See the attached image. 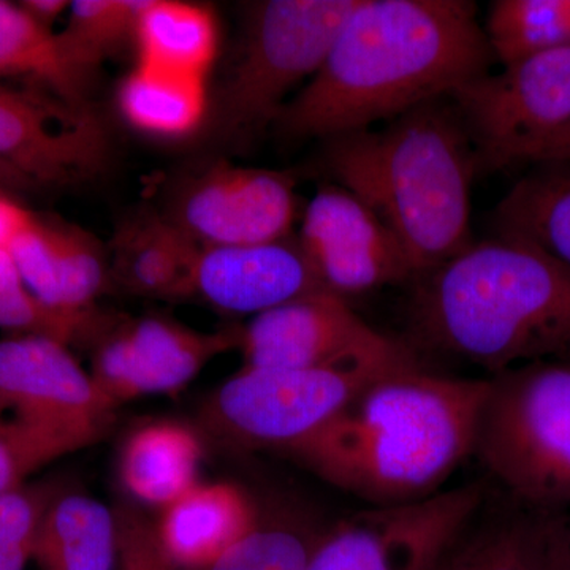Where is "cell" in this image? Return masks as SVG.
<instances>
[{
  "label": "cell",
  "mask_w": 570,
  "mask_h": 570,
  "mask_svg": "<svg viewBox=\"0 0 570 570\" xmlns=\"http://www.w3.org/2000/svg\"><path fill=\"white\" fill-rule=\"evenodd\" d=\"M493 62L474 3L362 0L275 127L287 140L324 141L370 129L450 96Z\"/></svg>",
  "instance_id": "cell-1"
},
{
  "label": "cell",
  "mask_w": 570,
  "mask_h": 570,
  "mask_svg": "<svg viewBox=\"0 0 570 570\" xmlns=\"http://www.w3.org/2000/svg\"><path fill=\"white\" fill-rule=\"evenodd\" d=\"M485 379L396 367L356 392L313 436L281 453L370 508L434 497L472 456Z\"/></svg>",
  "instance_id": "cell-2"
},
{
  "label": "cell",
  "mask_w": 570,
  "mask_h": 570,
  "mask_svg": "<svg viewBox=\"0 0 570 570\" xmlns=\"http://www.w3.org/2000/svg\"><path fill=\"white\" fill-rule=\"evenodd\" d=\"M411 283L412 348L490 374L570 355V272L521 239L471 243Z\"/></svg>",
  "instance_id": "cell-3"
},
{
  "label": "cell",
  "mask_w": 570,
  "mask_h": 570,
  "mask_svg": "<svg viewBox=\"0 0 570 570\" xmlns=\"http://www.w3.org/2000/svg\"><path fill=\"white\" fill-rule=\"evenodd\" d=\"M325 146L330 175L395 234L414 279L471 245L478 159L449 96L417 105L379 132L337 135Z\"/></svg>",
  "instance_id": "cell-4"
},
{
  "label": "cell",
  "mask_w": 570,
  "mask_h": 570,
  "mask_svg": "<svg viewBox=\"0 0 570 570\" xmlns=\"http://www.w3.org/2000/svg\"><path fill=\"white\" fill-rule=\"evenodd\" d=\"M472 456L509 498L568 512L569 356L539 360L485 379Z\"/></svg>",
  "instance_id": "cell-5"
},
{
  "label": "cell",
  "mask_w": 570,
  "mask_h": 570,
  "mask_svg": "<svg viewBox=\"0 0 570 570\" xmlns=\"http://www.w3.org/2000/svg\"><path fill=\"white\" fill-rule=\"evenodd\" d=\"M415 362L414 348L385 336L374 346L324 366H243L208 396L202 420L225 445L281 455L313 436L374 379Z\"/></svg>",
  "instance_id": "cell-6"
},
{
  "label": "cell",
  "mask_w": 570,
  "mask_h": 570,
  "mask_svg": "<svg viewBox=\"0 0 570 570\" xmlns=\"http://www.w3.org/2000/svg\"><path fill=\"white\" fill-rule=\"evenodd\" d=\"M362 0H266L247 10L239 50L217 99L228 134L275 124L292 89L309 81Z\"/></svg>",
  "instance_id": "cell-7"
},
{
  "label": "cell",
  "mask_w": 570,
  "mask_h": 570,
  "mask_svg": "<svg viewBox=\"0 0 570 570\" xmlns=\"http://www.w3.org/2000/svg\"><path fill=\"white\" fill-rule=\"evenodd\" d=\"M449 97L474 145L478 175L532 164L570 124V47L482 75Z\"/></svg>",
  "instance_id": "cell-8"
},
{
  "label": "cell",
  "mask_w": 570,
  "mask_h": 570,
  "mask_svg": "<svg viewBox=\"0 0 570 570\" xmlns=\"http://www.w3.org/2000/svg\"><path fill=\"white\" fill-rule=\"evenodd\" d=\"M485 498L475 482L411 504L358 510L326 524L306 570H434Z\"/></svg>",
  "instance_id": "cell-9"
},
{
  "label": "cell",
  "mask_w": 570,
  "mask_h": 570,
  "mask_svg": "<svg viewBox=\"0 0 570 570\" xmlns=\"http://www.w3.org/2000/svg\"><path fill=\"white\" fill-rule=\"evenodd\" d=\"M0 401L13 417L62 434L82 449L104 436L116 409L69 346L43 336L0 340Z\"/></svg>",
  "instance_id": "cell-10"
},
{
  "label": "cell",
  "mask_w": 570,
  "mask_h": 570,
  "mask_svg": "<svg viewBox=\"0 0 570 570\" xmlns=\"http://www.w3.org/2000/svg\"><path fill=\"white\" fill-rule=\"evenodd\" d=\"M298 242L325 291L344 299L414 279L400 239L341 186L317 190L306 206Z\"/></svg>",
  "instance_id": "cell-11"
},
{
  "label": "cell",
  "mask_w": 570,
  "mask_h": 570,
  "mask_svg": "<svg viewBox=\"0 0 570 570\" xmlns=\"http://www.w3.org/2000/svg\"><path fill=\"white\" fill-rule=\"evenodd\" d=\"M170 219L202 247L287 238L296 219L294 176L223 160L184 186Z\"/></svg>",
  "instance_id": "cell-12"
},
{
  "label": "cell",
  "mask_w": 570,
  "mask_h": 570,
  "mask_svg": "<svg viewBox=\"0 0 570 570\" xmlns=\"http://www.w3.org/2000/svg\"><path fill=\"white\" fill-rule=\"evenodd\" d=\"M107 159V132L88 108L0 86V160L33 186L85 181Z\"/></svg>",
  "instance_id": "cell-13"
},
{
  "label": "cell",
  "mask_w": 570,
  "mask_h": 570,
  "mask_svg": "<svg viewBox=\"0 0 570 570\" xmlns=\"http://www.w3.org/2000/svg\"><path fill=\"white\" fill-rule=\"evenodd\" d=\"M384 337L346 299L321 291L250 318L238 328V348L245 367L305 370L337 362Z\"/></svg>",
  "instance_id": "cell-14"
},
{
  "label": "cell",
  "mask_w": 570,
  "mask_h": 570,
  "mask_svg": "<svg viewBox=\"0 0 570 570\" xmlns=\"http://www.w3.org/2000/svg\"><path fill=\"white\" fill-rule=\"evenodd\" d=\"M325 291L298 238L202 247L193 296L214 309L257 316L298 296Z\"/></svg>",
  "instance_id": "cell-15"
},
{
  "label": "cell",
  "mask_w": 570,
  "mask_h": 570,
  "mask_svg": "<svg viewBox=\"0 0 570 570\" xmlns=\"http://www.w3.org/2000/svg\"><path fill=\"white\" fill-rule=\"evenodd\" d=\"M434 570H570L568 512L487 497Z\"/></svg>",
  "instance_id": "cell-16"
},
{
  "label": "cell",
  "mask_w": 570,
  "mask_h": 570,
  "mask_svg": "<svg viewBox=\"0 0 570 570\" xmlns=\"http://www.w3.org/2000/svg\"><path fill=\"white\" fill-rule=\"evenodd\" d=\"M9 254L29 291L58 309H94L107 284L102 249L75 225L50 223L33 214Z\"/></svg>",
  "instance_id": "cell-17"
},
{
  "label": "cell",
  "mask_w": 570,
  "mask_h": 570,
  "mask_svg": "<svg viewBox=\"0 0 570 570\" xmlns=\"http://www.w3.org/2000/svg\"><path fill=\"white\" fill-rule=\"evenodd\" d=\"M258 504L230 482H198L156 520L164 549L181 570H208L253 528Z\"/></svg>",
  "instance_id": "cell-18"
},
{
  "label": "cell",
  "mask_w": 570,
  "mask_h": 570,
  "mask_svg": "<svg viewBox=\"0 0 570 570\" xmlns=\"http://www.w3.org/2000/svg\"><path fill=\"white\" fill-rule=\"evenodd\" d=\"M200 249L170 217L145 214L127 220L116 232L112 272L135 294L189 298Z\"/></svg>",
  "instance_id": "cell-19"
},
{
  "label": "cell",
  "mask_w": 570,
  "mask_h": 570,
  "mask_svg": "<svg viewBox=\"0 0 570 570\" xmlns=\"http://www.w3.org/2000/svg\"><path fill=\"white\" fill-rule=\"evenodd\" d=\"M202 459L204 445L193 428L159 420L126 439L119 475L137 501L163 510L197 485Z\"/></svg>",
  "instance_id": "cell-20"
},
{
  "label": "cell",
  "mask_w": 570,
  "mask_h": 570,
  "mask_svg": "<svg viewBox=\"0 0 570 570\" xmlns=\"http://www.w3.org/2000/svg\"><path fill=\"white\" fill-rule=\"evenodd\" d=\"M115 508L88 494L61 491L41 520L33 564L39 570H115Z\"/></svg>",
  "instance_id": "cell-21"
},
{
  "label": "cell",
  "mask_w": 570,
  "mask_h": 570,
  "mask_svg": "<svg viewBox=\"0 0 570 570\" xmlns=\"http://www.w3.org/2000/svg\"><path fill=\"white\" fill-rule=\"evenodd\" d=\"M126 325L141 396L179 392L217 355L238 348V328L205 333L157 316Z\"/></svg>",
  "instance_id": "cell-22"
},
{
  "label": "cell",
  "mask_w": 570,
  "mask_h": 570,
  "mask_svg": "<svg viewBox=\"0 0 570 570\" xmlns=\"http://www.w3.org/2000/svg\"><path fill=\"white\" fill-rule=\"evenodd\" d=\"M138 66L206 78L219 48L213 11L178 0H141L134 28Z\"/></svg>",
  "instance_id": "cell-23"
},
{
  "label": "cell",
  "mask_w": 570,
  "mask_h": 570,
  "mask_svg": "<svg viewBox=\"0 0 570 570\" xmlns=\"http://www.w3.org/2000/svg\"><path fill=\"white\" fill-rule=\"evenodd\" d=\"M0 77L31 82L67 107L88 108L92 77L70 61L58 33L6 0H0Z\"/></svg>",
  "instance_id": "cell-24"
},
{
  "label": "cell",
  "mask_w": 570,
  "mask_h": 570,
  "mask_svg": "<svg viewBox=\"0 0 570 570\" xmlns=\"http://www.w3.org/2000/svg\"><path fill=\"white\" fill-rule=\"evenodd\" d=\"M498 235L521 239L570 272V165L540 164L494 209Z\"/></svg>",
  "instance_id": "cell-25"
},
{
  "label": "cell",
  "mask_w": 570,
  "mask_h": 570,
  "mask_svg": "<svg viewBox=\"0 0 570 570\" xmlns=\"http://www.w3.org/2000/svg\"><path fill=\"white\" fill-rule=\"evenodd\" d=\"M121 115L135 130L160 138L195 132L206 115L205 78L138 66L118 91Z\"/></svg>",
  "instance_id": "cell-26"
},
{
  "label": "cell",
  "mask_w": 570,
  "mask_h": 570,
  "mask_svg": "<svg viewBox=\"0 0 570 570\" xmlns=\"http://www.w3.org/2000/svg\"><path fill=\"white\" fill-rule=\"evenodd\" d=\"M326 524L292 505H261L253 528L208 570H306Z\"/></svg>",
  "instance_id": "cell-27"
},
{
  "label": "cell",
  "mask_w": 570,
  "mask_h": 570,
  "mask_svg": "<svg viewBox=\"0 0 570 570\" xmlns=\"http://www.w3.org/2000/svg\"><path fill=\"white\" fill-rule=\"evenodd\" d=\"M483 31L502 67L570 47V0H498Z\"/></svg>",
  "instance_id": "cell-28"
},
{
  "label": "cell",
  "mask_w": 570,
  "mask_h": 570,
  "mask_svg": "<svg viewBox=\"0 0 570 570\" xmlns=\"http://www.w3.org/2000/svg\"><path fill=\"white\" fill-rule=\"evenodd\" d=\"M0 328L14 335L43 336L71 346L107 332L94 309L63 311L47 305L21 279L9 250L0 253Z\"/></svg>",
  "instance_id": "cell-29"
},
{
  "label": "cell",
  "mask_w": 570,
  "mask_h": 570,
  "mask_svg": "<svg viewBox=\"0 0 570 570\" xmlns=\"http://www.w3.org/2000/svg\"><path fill=\"white\" fill-rule=\"evenodd\" d=\"M140 7L141 0L70 2L66 28L58 33L70 61L92 77L105 59L111 58L127 40L134 41Z\"/></svg>",
  "instance_id": "cell-30"
},
{
  "label": "cell",
  "mask_w": 570,
  "mask_h": 570,
  "mask_svg": "<svg viewBox=\"0 0 570 570\" xmlns=\"http://www.w3.org/2000/svg\"><path fill=\"white\" fill-rule=\"evenodd\" d=\"M59 493L52 483L24 482L0 497V570L28 569L41 520Z\"/></svg>",
  "instance_id": "cell-31"
},
{
  "label": "cell",
  "mask_w": 570,
  "mask_h": 570,
  "mask_svg": "<svg viewBox=\"0 0 570 570\" xmlns=\"http://www.w3.org/2000/svg\"><path fill=\"white\" fill-rule=\"evenodd\" d=\"M81 449L77 442L47 428L17 417L3 420L0 423V497L28 482L29 475L51 461Z\"/></svg>",
  "instance_id": "cell-32"
},
{
  "label": "cell",
  "mask_w": 570,
  "mask_h": 570,
  "mask_svg": "<svg viewBox=\"0 0 570 570\" xmlns=\"http://www.w3.org/2000/svg\"><path fill=\"white\" fill-rule=\"evenodd\" d=\"M91 379L112 407L141 396L140 379L127 325L97 337Z\"/></svg>",
  "instance_id": "cell-33"
},
{
  "label": "cell",
  "mask_w": 570,
  "mask_h": 570,
  "mask_svg": "<svg viewBox=\"0 0 570 570\" xmlns=\"http://www.w3.org/2000/svg\"><path fill=\"white\" fill-rule=\"evenodd\" d=\"M118 558L115 570H181L164 549L156 521L137 505L118 504Z\"/></svg>",
  "instance_id": "cell-34"
},
{
  "label": "cell",
  "mask_w": 570,
  "mask_h": 570,
  "mask_svg": "<svg viewBox=\"0 0 570 570\" xmlns=\"http://www.w3.org/2000/svg\"><path fill=\"white\" fill-rule=\"evenodd\" d=\"M33 214L0 190V253L9 250L18 234L29 224Z\"/></svg>",
  "instance_id": "cell-35"
},
{
  "label": "cell",
  "mask_w": 570,
  "mask_h": 570,
  "mask_svg": "<svg viewBox=\"0 0 570 570\" xmlns=\"http://www.w3.org/2000/svg\"><path fill=\"white\" fill-rule=\"evenodd\" d=\"M33 21L43 28L51 29L66 11H69L70 2L66 0H22L18 3Z\"/></svg>",
  "instance_id": "cell-36"
},
{
  "label": "cell",
  "mask_w": 570,
  "mask_h": 570,
  "mask_svg": "<svg viewBox=\"0 0 570 570\" xmlns=\"http://www.w3.org/2000/svg\"><path fill=\"white\" fill-rule=\"evenodd\" d=\"M553 163H570V124L553 140L547 142L532 160V164L539 165Z\"/></svg>",
  "instance_id": "cell-37"
},
{
  "label": "cell",
  "mask_w": 570,
  "mask_h": 570,
  "mask_svg": "<svg viewBox=\"0 0 570 570\" xmlns=\"http://www.w3.org/2000/svg\"><path fill=\"white\" fill-rule=\"evenodd\" d=\"M31 189H36V186L24 175L0 160V190H3V193H7V190L21 193V190Z\"/></svg>",
  "instance_id": "cell-38"
},
{
  "label": "cell",
  "mask_w": 570,
  "mask_h": 570,
  "mask_svg": "<svg viewBox=\"0 0 570 570\" xmlns=\"http://www.w3.org/2000/svg\"><path fill=\"white\" fill-rule=\"evenodd\" d=\"M7 412H9V409H7L6 404H3L2 401H0V423H2L3 420H7L6 419Z\"/></svg>",
  "instance_id": "cell-39"
}]
</instances>
